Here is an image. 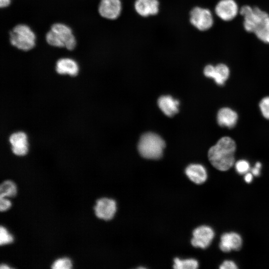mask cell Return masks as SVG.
<instances>
[{"label": "cell", "instance_id": "25", "mask_svg": "<svg viewBox=\"0 0 269 269\" xmlns=\"http://www.w3.org/2000/svg\"><path fill=\"white\" fill-rule=\"evenodd\" d=\"M11 206V202L5 197H0V210L1 212L8 210Z\"/></svg>", "mask_w": 269, "mask_h": 269}, {"label": "cell", "instance_id": "23", "mask_svg": "<svg viewBox=\"0 0 269 269\" xmlns=\"http://www.w3.org/2000/svg\"><path fill=\"white\" fill-rule=\"evenodd\" d=\"M259 108L263 116L269 120V96L265 97L261 100Z\"/></svg>", "mask_w": 269, "mask_h": 269}, {"label": "cell", "instance_id": "22", "mask_svg": "<svg viewBox=\"0 0 269 269\" xmlns=\"http://www.w3.org/2000/svg\"><path fill=\"white\" fill-rule=\"evenodd\" d=\"M235 169L240 174H245L249 172L250 169L249 162L245 159L237 161L235 164Z\"/></svg>", "mask_w": 269, "mask_h": 269}, {"label": "cell", "instance_id": "7", "mask_svg": "<svg viewBox=\"0 0 269 269\" xmlns=\"http://www.w3.org/2000/svg\"><path fill=\"white\" fill-rule=\"evenodd\" d=\"M191 243L196 248L206 249L211 244L215 236L213 229L206 225L200 226L193 231Z\"/></svg>", "mask_w": 269, "mask_h": 269}, {"label": "cell", "instance_id": "3", "mask_svg": "<svg viewBox=\"0 0 269 269\" xmlns=\"http://www.w3.org/2000/svg\"><path fill=\"white\" fill-rule=\"evenodd\" d=\"M165 146L164 140L159 135L148 132L141 136L137 144V149L143 157L156 159L161 157Z\"/></svg>", "mask_w": 269, "mask_h": 269}, {"label": "cell", "instance_id": "18", "mask_svg": "<svg viewBox=\"0 0 269 269\" xmlns=\"http://www.w3.org/2000/svg\"><path fill=\"white\" fill-rule=\"evenodd\" d=\"M254 33L260 40L269 44V15L257 26Z\"/></svg>", "mask_w": 269, "mask_h": 269}, {"label": "cell", "instance_id": "21", "mask_svg": "<svg viewBox=\"0 0 269 269\" xmlns=\"http://www.w3.org/2000/svg\"><path fill=\"white\" fill-rule=\"evenodd\" d=\"M72 267L71 260L67 258L56 260L52 264L51 268L53 269H70Z\"/></svg>", "mask_w": 269, "mask_h": 269}, {"label": "cell", "instance_id": "6", "mask_svg": "<svg viewBox=\"0 0 269 269\" xmlns=\"http://www.w3.org/2000/svg\"><path fill=\"white\" fill-rule=\"evenodd\" d=\"M8 142L12 152L18 156L26 155L29 150L28 138L23 131H16L11 133L8 137Z\"/></svg>", "mask_w": 269, "mask_h": 269}, {"label": "cell", "instance_id": "26", "mask_svg": "<svg viewBox=\"0 0 269 269\" xmlns=\"http://www.w3.org/2000/svg\"><path fill=\"white\" fill-rule=\"evenodd\" d=\"M220 269H237L238 267L236 263L231 260L224 261L219 267Z\"/></svg>", "mask_w": 269, "mask_h": 269}, {"label": "cell", "instance_id": "8", "mask_svg": "<svg viewBox=\"0 0 269 269\" xmlns=\"http://www.w3.org/2000/svg\"><path fill=\"white\" fill-rule=\"evenodd\" d=\"M203 73L206 77L213 79L217 85L223 86L229 78L230 72L227 65L220 63L216 66L206 65Z\"/></svg>", "mask_w": 269, "mask_h": 269}, {"label": "cell", "instance_id": "28", "mask_svg": "<svg viewBox=\"0 0 269 269\" xmlns=\"http://www.w3.org/2000/svg\"><path fill=\"white\" fill-rule=\"evenodd\" d=\"M253 179V174L252 173V172H248L247 173L245 174L244 180L247 183H251Z\"/></svg>", "mask_w": 269, "mask_h": 269}, {"label": "cell", "instance_id": "12", "mask_svg": "<svg viewBox=\"0 0 269 269\" xmlns=\"http://www.w3.org/2000/svg\"><path fill=\"white\" fill-rule=\"evenodd\" d=\"M243 240L241 236L235 232L223 234L220 238L219 248L223 252L232 250L239 251L242 248Z\"/></svg>", "mask_w": 269, "mask_h": 269}, {"label": "cell", "instance_id": "10", "mask_svg": "<svg viewBox=\"0 0 269 269\" xmlns=\"http://www.w3.org/2000/svg\"><path fill=\"white\" fill-rule=\"evenodd\" d=\"M239 7L235 0H220L216 5V15L224 21H230L237 16Z\"/></svg>", "mask_w": 269, "mask_h": 269}, {"label": "cell", "instance_id": "2", "mask_svg": "<svg viewBox=\"0 0 269 269\" xmlns=\"http://www.w3.org/2000/svg\"><path fill=\"white\" fill-rule=\"evenodd\" d=\"M48 44L54 47L66 48L73 50L76 45V41L72 29L67 25L61 23L52 24L45 36Z\"/></svg>", "mask_w": 269, "mask_h": 269}, {"label": "cell", "instance_id": "19", "mask_svg": "<svg viewBox=\"0 0 269 269\" xmlns=\"http://www.w3.org/2000/svg\"><path fill=\"white\" fill-rule=\"evenodd\" d=\"M173 261V267L176 269H196L199 267L198 261L194 259L181 260L176 258Z\"/></svg>", "mask_w": 269, "mask_h": 269}, {"label": "cell", "instance_id": "30", "mask_svg": "<svg viewBox=\"0 0 269 269\" xmlns=\"http://www.w3.org/2000/svg\"><path fill=\"white\" fill-rule=\"evenodd\" d=\"M0 269H9L10 268L5 264H1L0 267Z\"/></svg>", "mask_w": 269, "mask_h": 269}, {"label": "cell", "instance_id": "14", "mask_svg": "<svg viewBox=\"0 0 269 269\" xmlns=\"http://www.w3.org/2000/svg\"><path fill=\"white\" fill-rule=\"evenodd\" d=\"M56 72L59 75L76 76L79 72L78 63L73 59L62 58L58 59L55 65Z\"/></svg>", "mask_w": 269, "mask_h": 269}, {"label": "cell", "instance_id": "15", "mask_svg": "<svg viewBox=\"0 0 269 269\" xmlns=\"http://www.w3.org/2000/svg\"><path fill=\"white\" fill-rule=\"evenodd\" d=\"M185 172L188 178L197 184L203 183L207 178V172L205 167L198 163L189 165Z\"/></svg>", "mask_w": 269, "mask_h": 269}, {"label": "cell", "instance_id": "4", "mask_svg": "<svg viewBox=\"0 0 269 269\" xmlns=\"http://www.w3.org/2000/svg\"><path fill=\"white\" fill-rule=\"evenodd\" d=\"M9 34L10 44L19 50L28 51L35 45V34L26 24L15 25Z\"/></svg>", "mask_w": 269, "mask_h": 269}, {"label": "cell", "instance_id": "13", "mask_svg": "<svg viewBox=\"0 0 269 269\" xmlns=\"http://www.w3.org/2000/svg\"><path fill=\"white\" fill-rule=\"evenodd\" d=\"M238 120L237 113L229 107H223L217 114V121L222 127L232 129L237 124Z\"/></svg>", "mask_w": 269, "mask_h": 269}, {"label": "cell", "instance_id": "17", "mask_svg": "<svg viewBox=\"0 0 269 269\" xmlns=\"http://www.w3.org/2000/svg\"><path fill=\"white\" fill-rule=\"evenodd\" d=\"M159 2L157 0H136L134 8L141 16L155 15L158 12Z\"/></svg>", "mask_w": 269, "mask_h": 269}, {"label": "cell", "instance_id": "16", "mask_svg": "<svg viewBox=\"0 0 269 269\" xmlns=\"http://www.w3.org/2000/svg\"><path fill=\"white\" fill-rule=\"evenodd\" d=\"M157 104L161 111L168 117H172L179 110V101L169 95L160 97L157 100Z\"/></svg>", "mask_w": 269, "mask_h": 269}, {"label": "cell", "instance_id": "24", "mask_svg": "<svg viewBox=\"0 0 269 269\" xmlns=\"http://www.w3.org/2000/svg\"><path fill=\"white\" fill-rule=\"evenodd\" d=\"M13 241V237L3 226L0 227V245L1 246L11 243Z\"/></svg>", "mask_w": 269, "mask_h": 269}, {"label": "cell", "instance_id": "29", "mask_svg": "<svg viewBox=\"0 0 269 269\" xmlns=\"http://www.w3.org/2000/svg\"><path fill=\"white\" fill-rule=\"evenodd\" d=\"M11 0H0V8H4L8 6L10 3Z\"/></svg>", "mask_w": 269, "mask_h": 269}, {"label": "cell", "instance_id": "11", "mask_svg": "<svg viewBox=\"0 0 269 269\" xmlns=\"http://www.w3.org/2000/svg\"><path fill=\"white\" fill-rule=\"evenodd\" d=\"M122 9L120 0H101L98 11L103 17L115 19L120 15Z\"/></svg>", "mask_w": 269, "mask_h": 269}, {"label": "cell", "instance_id": "9", "mask_svg": "<svg viewBox=\"0 0 269 269\" xmlns=\"http://www.w3.org/2000/svg\"><path fill=\"white\" fill-rule=\"evenodd\" d=\"M117 210L116 202L107 198H102L97 200L94 211L96 216L104 220H111Z\"/></svg>", "mask_w": 269, "mask_h": 269}, {"label": "cell", "instance_id": "1", "mask_svg": "<svg viewBox=\"0 0 269 269\" xmlns=\"http://www.w3.org/2000/svg\"><path fill=\"white\" fill-rule=\"evenodd\" d=\"M236 142L229 136H223L208 150V159L217 169L225 171L235 163Z\"/></svg>", "mask_w": 269, "mask_h": 269}, {"label": "cell", "instance_id": "20", "mask_svg": "<svg viewBox=\"0 0 269 269\" xmlns=\"http://www.w3.org/2000/svg\"><path fill=\"white\" fill-rule=\"evenodd\" d=\"M16 186L12 181H4L0 185V197H12L16 195Z\"/></svg>", "mask_w": 269, "mask_h": 269}, {"label": "cell", "instance_id": "27", "mask_svg": "<svg viewBox=\"0 0 269 269\" xmlns=\"http://www.w3.org/2000/svg\"><path fill=\"white\" fill-rule=\"evenodd\" d=\"M262 168V164L260 162H257L255 166L251 168V172L253 175L259 176L261 174V169Z\"/></svg>", "mask_w": 269, "mask_h": 269}, {"label": "cell", "instance_id": "5", "mask_svg": "<svg viewBox=\"0 0 269 269\" xmlns=\"http://www.w3.org/2000/svg\"><path fill=\"white\" fill-rule=\"evenodd\" d=\"M190 15L191 23L199 30H207L213 24L212 14L207 8L195 7L191 10Z\"/></svg>", "mask_w": 269, "mask_h": 269}]
</instances>
